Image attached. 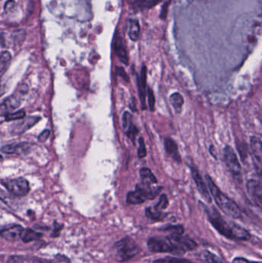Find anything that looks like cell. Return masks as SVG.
<instances>
[{
  "label": "cell",
  "instance_id": "1",
  "mask_svg": "<svg viewBox=\"0 0 262 263\" xmlns=\"http://www.w3.org/2000/svg\"><path fill=\"white\" fill-rule=\"evenodd\" d=\"M148 249L152 253H169L184 255L195 250L196 242L183 234H170L167 236H155L148 241Z\"/></svg>",
  "mask_w": 262,
  "mask_h": 263
},
{
  "label": "cell",
  "instance_id": "29",
  "mask_svg": "<svg viewBox=\"0 0 262 263\" xmlns=\"http://www.w3.org/2000/svg\"><path fill=\"white\" fill-rule=\"evenodd\" d=\"M138 144H139V146H138V156L140 159H143V158L146 157V155H147L146 144H145L143 138H139V139H138Z\"/></svg>",
  "mask_w": 262,
  "mask_h": 263
},
{
  "label": "cell",
  "instance_id": "34",
  "mask_svg": "<svg viewBox=\"0 0 262 263\" xmlns=\"http://www.w3.org/2000/svg\"><path fill=\"white\" fill-rule=\"evenodd\" d=\"M232 263H260L258 262H254V261H249L248 259H245V258H235Z\"/></svg>",
  "mask_w": 262,
  "mask_h": 263
},
{
  "label": "cell",
  "instance_id": "21",
  "mask_svg": "<svg viewBox=\"0 0 262 263\" xmlns=\"http://www.w3.org/2000/svg\"><path fill=\"white\" fill-rule=\"evenodd\" d=\"M171 104L174 108V110L177 114H180L183 111V106L184 105V99L179 92H174L169 97Z\"/></svg>",
  "mask_w": 262,
  "mask_h": 263
},
{
  "label": "cell",
  "instance_id": "23",
  "mask_svg": "<svg viewBox=\"0 0 262 263\" xmlns=\"http://www.w3.org/2000/svg\"><path fill=\"white\" fill-rule=\"evenodd\" d=\"M7 263H46V261L35 257L23 256H12L8 259Z\"/></svg>",
  "mask_w": 262,
  "mask_h": 263
},
{
  "label": "cell",
  "instance_id": "3",
  "mask_svg": "<svg viewBox=\"0 0 262 263\" xmlns=\"http://www.w3.org/2000/svg\"><path fill=\"white\" fill-rule=\"evenodd\" d=\"M206 179L209 192L221 211L233 219H239L243 216L241 208L227 195L221 191L209 175H206Z\"/></svg>",
  "mask_w": 262,
  "mask_h": 263
},
{
  "label": "cell",
  "instance_id": "26",
  "mask_svg": "<svg viewBox=\"0 0 262 263\" xmlns=\"http://www.w3.org/2000/svg\"><path fill=\"white\" fill-rule=\"evenodd\" d=\"M201 259L207 263H224L221 258L209 251L201 253Z\"/></svg>",
  "mask_w": 262,
  "mask_h": 263
},
{
  "label": "cell",
  "instance_id": "28",
  "mask_svg": "<svg viewBox=\"0 0 262 263\" xmlns=\"http://www.w3.org/2000/svg\"><path fill=\"white\" fill-rule=\"evenodd\" d=\"M25 117H26V112L23 109H21L17 112H12L5 117H6V121H12V120H23Z\"/></svg>",
  "mask_w": 262,
  "mask_h": 263
},
{
  "label": "cell",
  "instance_id": "18",
  "mask_svg": "<svg viewBox=\"0 0 262 263\" xmlns=\"http://www.w3.org/2000/svg\"><path fill=\"white\" fill-rule=\"evenodd\" d=\"M164 145L166 153L175 162H178V163L182 162V158L179 152H178V145L175 140H173L172 138H166L164 141Z\"/></svg>",
  "mask_w": 262,
  "mask_h": 263
},
{
  "label": "cell",
  "instance_id": "20",
  "mask_svg": "<svg viewBox=\"0 0 262 263\" xmlns=\"http://www.w3.org/2000/svg\"><path fill=\"white\" fill-rule=\"evenodd\" d=\"M128 35L132 41H138L140 35V25L138 20L130 18L128 21Z\"/></svg>",
  "mask_w": 262,
  "mask_h": 263
},
{
  "label": "cell",
  "instance_id": "38",
  "mask_svg": "<svg viewBox=\"0 0 262 263\" xmlns=\"http://www.w3.org/2000/svg\"><path fill=\"white\" fill-rule=\"evenodd\" d=\"M0 39H1V33H0Z\"/></svg>",
  "mask_w": 262,
  "mask_h": 263
},
{
  "label": "cell",
  "instance_id": "2",
  "mask_svg": "<svg viewBox=\"0 0 262 263\" xmlns=\"http://www.w3.org/2000/svg\"><path fill=\"white\" fill-rule=\"evenodd\" d=\"M206 214L212 227L225 237L234 240H249L251 235L247 230L232 221L225 219L214 207L206 208Z\"/></svg>",
  "mask_w": 262,
  "mask_h": 263
},
{
  "label": "cell",
  "instance_id": "8",
  "mask_svg": "<svg viewBox=\"0 0 262 263\" xmlns=\"http://www.w3.org/2000/svg\"><path fill=\"white\" fill-rule=\"evenodd\" d=\"M1 183L13 196H25L29 192V182L23 178L2 180Z\"/></svg>",
  "mask_w": 262,
  "mask_h": 263
},
{
  "label": "cell",
  "instance_id": "32",
  "mask_svg": "<svg viewBox=\"0 0 262 263\" xmlns=\"http://www.w3.org/2000/svg\"><path fill=\"white\" fill-rule=\"evenodd\" d=\"M116 74L121 77L125 81H129V77H128L127 73H126V71L124 70L123 67H118V66L116 67Z\"/></svg>",
  "mask_w": 262,
  "mask_h": 263
},
{
  "label": "cell",
  "instance_id": "9",
  "mask_svg": "<svg viewBox=\"0 0 262 263\" xmlns=\"http://www.w3.org/2000/svg\"><path fill=\"white\" fill-rule=\"evenodd\" d=\"M191 173L192 176L195 181V185H196L197 190L199 192L203 199H204L208 203L212 202V197H211L210 192H209V187L206 181L203 179L199 171L195 166H190Z\"/></svg>",
  "mask_w": 262,
  "mask_h": 263
},
{
  "label": "cell",
  "instance_id": "5",
  "mask_svg": "<svg viewBox=\"0 0 262 263\" xmlns=\"http://www.w3.org/2000/svg\"><path fill=\"white\" fill-rule=\"evenodd\" d=\"M139 251V247L130 237L123 238L114 245V255L115 259L119 262L130 260L138 255Z\"/></svg>",
  "mask_w": 262,
  "mask_h": 263
},
{
  "label": "cell",
  "instance_id": "12",
  "mask_svg": "<svg viewBox=\"0 0 262 263\" xmlns=\"http://www.w3.org/2000/svg\"><path fill=\"white\" fill-rule=\"evenodd\" d=\"M25 229L19 225L6 227L0 231V236L8 241H17L23 239Z\"/></svg>",
  "mask_w": 262,
  "mask_h": 263
},
{
  "label": "cell",
  "instance_id": "31",
  "mask_svg": "<svg viewBox=\"0 0 262 263\" xmlns=\"http://www.w3.org/2000/svg\"><path fill=\"white\" fill-rule=\"evenodd\" d=\"M163 1V0H139L140 3H143V4H140L141 6H144V7L148 8H152L154 7V6H156L157 4L160 3V2Z\"/></svg>",
  "mask_w": 262,
  "mask_h": 263
},
{
  "label": "cell",
  "instance_id": "10",
  "mask_svg": "<svg viewBox=\"0 0 262 263\" xmlns=\"http://www.w3.org/2000/svg\"><path fill=\"white\" fill-rule=\"evenodd\" d=\"M122 128L126 136L130 139L132 143L135 145V139L138 134V129L133 123V116L132 114L126 111L122 117Z\"/></svg>",
  "mask_w": 262,
  "mask_h": 263
},
{
  "label": "cell",
  "instance_id": "16",
  "mask_svg": "<svg viewBox=\"0 0 262 263\" xmlns=\"http://www.w3.org/2000/svg\"><path fill=\"white\" fill-rule=\"evenodd\" d=\"M146 80H147V68L143 65L140 72V77H138L137 80H138V94H139L143 109H146Z\"/></svg>",
  "mask_w": 262,
  "mask_h": 263
},
{
  "label": "cell",
  "instance_id": "17",
  "mask_svg": "<svg viewBox=\"0 0 262 263\" xmlns=\"http://www.w3.org/2000/svg\"><path fill=\"white\" fill-rule=\"evenodd\" d=\"M29 149H30V145L28 142H21V143L5 145L1 148V152L5 154L22 155L26 154Z\"/></svg>",
  "mask_w": 262,
  "mask_h": 263
},
{
  "label": "cell",
  "instance_id": "19",
  "mask_svg": "<svg viewBox=\"0 0 262 263\" xmlns=\"http://www.w3.org/2000/svg\"><path fill=\"white\" fill-rule=\"evenodd\" d=\"M261 145V140L259 137L252 136L250 138V147L252 154H253L255 159H256V162L259 164L260 166H261L262 161Z\"/></svg>",
  "mask_w": 262,
  "mask_h": 263
},
{
  "label": "cell",
  "instance_id": "35",
  "mask_svg": "<svg viewBox=\"0 0 262 263\" xmlns=\"http://www.w3.org/2000/svg\"><path fill=\"white\" fill-rule=\"evenodd\" d=\"M8 199H9V197H8L7 195H6L3 190H0V199L3 201V202H6V203H7Z\"/></svg>",
  "mask_w": 262,
  "mask_h": 263
},
{
  "label": "cell",
  "instance_id": "13",
  "mask_svg": "<svg viewBox=\"0 0 262 263\" xmlns=\"http://www.w3.org/2000/svg\"><path fill=\"white\" fill-rule=\"evenodd\" d=\"M248 193H249L250 197L253 199L254 202L258 205V206L261 207L262 205V185L261 183L258 181L249 180L247 182Z\"/></svg>",
  "mask_w": 262,
  "mask_h": 263
},
{
  "label": "cell",
  "instance_id": "4",
  "mask_svg": "<svg viewBox=\"0 0 262 263\" xmlns=\"http://www.w3.org/2000/svg\"><path fill=\"white\" fill-rule=\"evenodd\" d=\"M162 187L155 188L152 185L141 182L135 187V191L129 192L126 196V202L131 205L142 204L146 200L155 199L158 196Z\"/></svg>",
  "mask_w": 262,
  "mask_h": 263
},
{
  "label": "cell",
  "instance_id": "36",
  "mask_svg": "<svg viewBox=\"0 0 262 263\" xmlns=\"http://www.w3.org/2000/svg\"><path fill=\"white\" fill-rule=\"evenodd\" d=\"M210 153H211V154H212V156H214V157L216 158V154H215V147H214L213 145H211Z\"/></svg>",
  "mask_w": 262,
  "mask_h": 263
},
{
  "label": "cell",
  "instance_id": "15",
  "mask_svg": "<svg viewBox=\"0 0 262 263\" xmlns=\"http://www.w3.org/2000/svg\"><path fill=\"white\" fill-rule=\"evenodd\" d=\"M114 50H115V55H117L120 62L128 66L129 65V57H128L127 49H126V44H125L124 40L121 35H118L115 37Z\"/></svg>",
  "mask_w": 262,
  "mask_h": 263
},
{
  "label": "cell",
  "instance_id": "6",
  "mask_svg": "<svg viewBox=\"0 0 262 263\" xmlns=\"http://www.w3.org/2000/svg\"><path fill=\"white\" fill-rule=\"evenodd\" d=\"M27 91L28 86L26 84L20 85L18 91L0 102V117H6L16 110L21 106L22 98Z\"/></svg>",
  "mask_w": 262,
  "mask_h": 263
},
{
  "label": "cell",
  "instance_id": "22",
  "mask_svg": "<svg viewBox=\"0 0 262 263\" xmlns=\"http://www.w3.org/2000/svg\"><path fill=\"white\" fill-rule=\"evenodd\" d=\"M140 177H141L142 182L149 185H154L158 183L156 177L152 172L149 168H142L139 171Z\"/></svg>",
  "mask_w": 262,
  "mask_h": 263
},
{
  "label": "cell",
  "instance_id": "27",
  "mask_svg": "<svg viewBox=\"0 0 262 263\" xmlns=\"http://www.w3.org/2000/svg\"><path fill=\"white\" fill-rule=\"evenodd\" d=\"M153 263H192L187 259H179V258L165 257L163 259H157Z\"/></svg>",
  "mask_w": 262,
  "mask_h": 263
},
{
  "label": "cell",
  "instance_id": "33",
  "mask_svg": "<svg viewBox=\"0 0 262 263\" xmlns=\"http://www.w3.org/2000/svg\"><path fill=\"white\" fill-rule=\"evenodd\" d=\"M50 136V131L49 129H46L38 136V139L40 142H44L47 140L48 138Z\"/></svg>",
  "mask_w": 262,
  "mask_h": 263
},
{
  "label": "cell",
  "instance_id": "11",
  "mask_svg": "<svg viewBox=\"0 0 262 263\" xmlns=\"http://www.w3.org/2000/svg\"><path fill=\"white\" fill-rule=\"evenodd\" d=\"M169 205V199L166 195H162L158 203L154 208H148L146 210V214L148 217L154 220H161L163 218V210H166Z\"/></svg>",
  "mask_w": 262,
  "mask_h": 263
},
{
  "label": "cell",
  "instance_id": "30",
  "mask_svg": "<svg viewBox=\"0 0 262 263\" xmlns=\"http://www.w3.org/2000/svg\"><path fill=\"white\" fill-rule=\"evenodd\" d=\"M148 101H149V109L151 111L155 110V99L153 91L151 88H148Z\"/></svg>",
  "mask_w": 262,
  "mask_h": 263
},
{
  "label": "cell",
  "instance_id": "25",
  "mask_svg": "<svg viewBox=\"0 0 262 263\" xmlns=\"http://www.w3.org/2000/svg\"><path fill=\"white\" fill-rule=\"evenodd\" d=\"M42 235L33 230L26 229L25 230L24 234H23V239L22 240L24 242H32V241L37 240L41 237Z\"/></svg>",
  "mask_w": 262,
  "mask_h": 263
},
{
  "label": "cell",
  "instance_id": "14",
  "mask_svg": "<svg viewBox=\"0 0 262 263\" xmlns=\"http://www.w3.org/2000/svg\"><path fill=\"white\" fill-rule=\"evenodd\" d=\"M40 117H29L15 124L12 125L11 132L14 134H21L25 133L29 129L35 126L40 120Z\"/></svg>",
  "mask_w": 262,
  "mask_h": 263
},
{
  "label": "cell",
  "instance_id": "24",
  "mask_svg": "<svg viewBox=\"0 0 262 263\" xmlns=\"http://www.w3.org/2000/svg\"><path fill=\"white\" fill-rule=\"evenodd\" d=\"M11 60H12V55L8 51H4L0 54V79L9 67Z\"/></svg>",
  "mask_w": 262,
  "mask_h": 263
},
{
  "label": "cell",
  "instance_id": "37",
  "mask_svg": "<svg viewBox=\"0 0 262 263\" xmlns=\"http://www.w3.org/2000/svg\"><path fill=\"white\" fill-rule=\"evenodd\" d=\"M2 159H3V157H2V156H0V161H1V160H2Z\"/></svg>",
  "mask_w": 262,
  "mask_h": 263
},
{
  "label": "cell",
  "instance_id": "7",
  "mask_svg": "<svg viewBox=\"0 0 262 263\" xmlns=\"http://www.w3.org/2000/svg\"><path fill=\"white\" fill-rule=\"evenodd\" d=\"M224 159L226 166L230 171L231 174L237 182L241 183L243 181V173L239 161L238 159L236 153L233 148L229 145H226L224 148Z\"/></svg>",
  "mask_w": 262,
  "mask_h": 263
}]
</instances>
